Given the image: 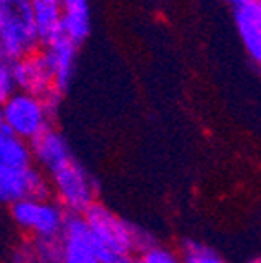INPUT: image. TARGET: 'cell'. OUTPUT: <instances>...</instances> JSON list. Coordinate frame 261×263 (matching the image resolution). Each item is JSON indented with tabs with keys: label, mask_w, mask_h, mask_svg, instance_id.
Masks as SVG:
<instances>
[{
	"label": "cell",
	"mask_w": 261,
	"mask_h": 263,
	"mask_svg": "<svg viewBox=\"0 0 261 263\" xmlns=\"http://www.w3.org/2000/svg\"><path fill=\"white\" fill-rule=\"evenodd\" d=\"M82 218L94 239L99 263H132L135 254H143L155 245L146 230L123 219L101 203H95Z\"/></svg>",
	"instance_id": "1"
},
{
	"label": "cell",
	"mask_w": 261,
	"mask_h": 263,
	"mask_svg": "<svg viewBox=\"0 0 261 263\" xmlns=\"http://www.w3.org/2000/svg\"><path fill=\"white\" fill-rule=\"evenodd\" d=\"M41 48L31 0H0V55L15 62Z\"/></svg>",
	"instance_id": "2"
},
{
	"label": "cell",
	"mask_w": 261,
	"mask_h": 263,
	"mask_svg": "<svg viewBox=\"0 0 261 263\" xmlns=\"http://www.w3.org/2000/svg\"><path fill=\"white\" fill-rule=\"evenodd\" d=\"M48 177L51 196L71 216H84L97 203V181L75 157Z\"/></svg>",
	"instance_id": "3"
},
{
	"label": "cell",
	"mask_w": 261,
	"mask_h": 263,
	"mask_svg": "<svg viewBox=\"0 0 261 263\" xmlns=\"http://www.w3.org/2000/svg\"><path fill=\"white\" fill-rule=\"evenodd\" d=\"M53 110L41 95L16 90L4 104H0V121L16 137L31 143L42 132L51 126Z\"/></svg>",
	"instance_id": "4"
},
{
	"label": "cell",
	"mask_w": 261,
	"mask_h": 263,
	"mask_svg": "<svg viewBox=\"0 0 261 263\" xmlns=\"http://www.w3.org/2000/svg\"><path fill=\"white\" fill-rule=\"evenodd\" d=\"M9 212L15 225L33 239L61 238L69 218L64 206L53 197L22 199L9 206Z\"/></svg>",
	"instance_id": "5"
},
{
	"label": "cell",
	"mask_w": 261,
	"mask_h": 263,
	"mask_svg": "<svg viewBox=\"0 0 261 263\" xmlns=\"http://www.w3.org/2000/svg\"><path fill=\"white\" fill-rule=\"evenodd\" d=\"M51 197L49 177L37 168H8L0 166V205H15L22 199Z\"/></svg>",
	"instance_id": "6"
},
{
	"label": "cell",
	"mask_w": 261,
	"mask_h": 263,
	"mask_svg": "<svg viewBox=\"0 0 261 263\" xmlns=\"http://www.w3.org/2000/svg\"><path fill=\"white\" fill-rule=\"evenodd\" d=\"M11 75L18 91H28V93L41 95V97H46L55 91L51 66L42 49L21 61L11 62Z\"/></svg>",
	"instance_id": "7"
},
{
	"label": "cell",
	"mask_w": 261,
	"mask_h": 263,
	"mask_svg": "<svg viewBox=\"0 0 261 263\" xmlns=\"http://www.w3.org/2000/svg\"><path fill=\"white\" fill-rule=\"evenodd\" d=\"M29 146H31L33 164L37 168H41L46 176H51L59 168H62L66 163L73 159L68 141L53 126H49L46 132H42L41 136L35 137L29 143Z\"/></svg>",
	"instance_id": "8"
},
{
	"label": "cell",
	"mask_w": 261,
	"mask_h": 263,
	"mask_svg": "<svg viewBox=\"0 0 261 263\" xmlns=\"http://www.w3.org/2000/svg\"><path fill=\"white\" fill-rule=\"evenodd\" d=\"M61 238L62 263H99L94 239L82 216L69 214Z\"/></svg>",
	"instance_id": "9"
},
{
	"label": "cell",
	"mask_w": 261,
	"mask_h": 263,
	"mask_svg": "<svg viewBox=\"0 0 261 263\" xmlns=\"http://www.w3.org/2000/svg\"><path fill=\"white\" fill-rule=\"evenodd\" d=\"M42 51L46 53L49 66H51L55 91L64 95L68 88L71 86V81H73L79 46L62 35V37L55 39L53 42L42 46Z\"/></svg>",
	"instance_id": "10"
},
{
	"label": "cell",
	"mask_w": 261,
	"mask_h": 263,
	"mask_svg": "<svg viewBox=\"0 0 261 263\" xmlns=\"http://www.w3.org/2000/svg\"><path fill=\"white\" fill-rule=\"evenodd\" d=\"M91 33L90 0H62V35L81 46Z\"/></svg>",
	"instance_id": "11"
},
{
	"label": "cell",
	"mask_w": 261,
	"mask_h": 263,
	"mask_svg": "<svg viewBox=\"0 0 261 263\" xmlns=\"http://www.w3.org/2000/svg\"><path fill=\"white\" fill-rule=\"evenodd\" d=\"M234 22L249 57L261 68V21L256 0L234 9Z\"/></svg>",
	"instance_id": "12"
},
{
	"label": "cell",
	"mask_w": 261,
	"mask_h": 263,
	"mask_svg": "<svg viewBox=\"0 0 261 263\" xmlns=\"http://www.w3.org/2000/svg\"><path fill=\"white\" fill-rule=\"evenodd\" d=\"M31 11L42 46L62 37V0H31Z\"/></svg>",
	"instance_id": "13"
},
{
	"label": "cell",
	"mask_w": 261,
	"mask_h": 263,
	"mask_svg": "<svg viewBox=\"0 0 261 263\" xmlns=\"http://www.w3.org/2000/svg\"><path fill=\"white\" fill-rule=\"evenodd\" d=\"M0 166H8V168L33 166L29 143L16 137L2 121H0Z\"/></svg>",
	"instance_id": "14"
},
{
	"label": "cell",
	"mask_w": 261,
	"mask_h": 263,
	"mask_svg": "<svg viewBox=\"0 0 261 263\" xmlns=\"http://www.w3.org/2000/svg\"><path fill=\"white\" fill-rule=\"evenodd\" d=\"M179 256L184 263H227L214 249L197 239H183Z\"/></svg>",
	"instance_id": "15"
},
{
	"label": "cell",
	"mask_w": 261,
	"mask_h": 263,
	"mask_svg": "<svg viewBox=\"0 0 261 263\" xmlns=\"http://www.w3.org/2000/svg\"><path fill=\"white\" fill-rule=\"evenodd\" d=\"M39 263H62V238L31 239Z\"/></svg>",
	"instance_id": "16"
},
{
	"label": "cell",
	"mask_w": 261,
	"mask_h": 263,
	"mask_svg": "<svg viewBox=\"0 0 261 263\" xmlns=\"http://www.w3.org/2000/svg\"><path fill=\"white\" fill-rule=\"evenodd\" d=\"M139 263H184V261L177 252L155 243L154 247H150L143 254H139Z\"/></svg>",
	"instance_id": "17"
},
{
	"label": "cell",
	"mask_w": 261,
	"mask_h": 263,
	"mask_svg": "<svg viewBox=\"0 0 261 263\" xmlns=\"http://www.w3.org/2000/svg\"><path fill=\"white\" fill-rule=\"evenodd\" d=\"M15 91L16 88L11 75V62H8L0 55V104H4Z\"/></svg>",
	"instance_id": "18"
},
{
	"label": "cell",
	"mask_w": 261,
	"mask_h": 263,
	"mask_svg": "<svg viewBox=\"0 0 261 263\" xmlns=\"http://www.w3.org/2000/svg\"><path fill=\"white\" fill-rule=\"evenodd\" d=\"M8 263H39L35 249H33V243L28 241L16 247L11 254V259Z\"/></svg>",
	"instance_id": "19"
},
{
	"label": "cell",
	"mask_w": 261,
	"mask_h": 263,
	"mask_svg": "<svg viewBox=\"0 0 261 263\" xmlns=\"http://www.w3.org/2000/svg\"><path fill=\"white\" fill-rule=\"evenodd\" d=\"M221 2H225V4H229V6H232L234 9H237V8H243V6L250 4L254 0H221Z\"/></svg>",
	"instance_id": "20"
},
{
	"label": "cell",
	"mask_w": 261,
	"mask_h": 263,
	"mask_svg": "<svg viewBox=\"0 0 261 263\" xmlns=\"http://www.w3.org/2000/svg\"><path fill=\"white\" fill-rule=\"evenodd\" d=\"M247 263H261V256H256V258H250Z\"/></svg>",
	"instance_id": "21"
},
{
	"label": "cell",
	"mask_w": 261,
	"mask_h": 263,
	"mask_svg": "<svg viewBox=\"0 0 261 263\" xmlns=\"http://www.w3.org/2000/svg\"><path fill=\"white\" fill-rule=\"evenodd\" d=\"M256 6H257V11H259V21H261V0H256Z\"/></svg>",
	"instance_id": "22"
}]
</instances>
